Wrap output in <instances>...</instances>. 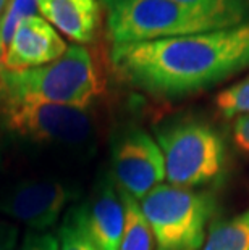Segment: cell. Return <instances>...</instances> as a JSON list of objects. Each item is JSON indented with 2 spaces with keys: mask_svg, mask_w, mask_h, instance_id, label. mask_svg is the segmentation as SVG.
Segmentation results:
<instances>
[{
  "mask_svg": "<svg viewBox=\"0 0 249 250\" xmlns=\"http://www.w3.org/2000/svg\"><path fill=\"white\" fill-rule=\"evenodd\" d=\"M139 205L156 250H201L215 211V197L203 189L158 184Z\"/></svg>",
  "mask_w": 249,
  "mask_h": 250,
  "instance_id": "cell-5",
  "label": "cell"
},
{
  "mask_svg": "<svg viewBox=\"0 0 249 250\" xmlns=\"http://www.w3.org/2000/svg\"><path fill=\"white\" fill-rule=\"evenodd\" d=\"M112 174L116 188L136 200L146 197L165 178V163L156 137L128 125L113 136Z\"/></svg>",
  "mask_w": 249,
  "mask_h": 250,
  "instance_id": "cell-7",
  "label": "cell"
},
{
  "mask_svg": "<svg viewBox=\"0 0 249 250\" xmlns=\"http://www.w3.org/2000/svg\"><path fill=\"white\" fill-rule=\"evenodd\" d=\"M112 45L191 36L238 26L222 15L175 0H99Z\"/></svg>",
  "mask_w": 249,
  "mask_h": 250,
  "instance_id": "cell-4",
  "label": "cell"
},
{
  "mask_svg": "<svg viewBox=\"0 0 249 250\" xmlns=\"http://www.w3.org/2000/svg\"><path fill=\"white\" fill-rule=\"evenodd\" d=\"M39 15L76 44H91L102 23L99 0H38Z\"/></svg>",
  "mask_w": 249,
  "mask_h": 250,
  "instance_id": "cell-11",
  "label": "cell"
},
{
  "mask_svg": "<svg viewBox=\"0 0 249 250\" xmlns=\"http://www.w3.org/2000/svg\"><path fill=\"white\" fill-rule=\"evenodd\" d=\"M120 194L125 207V225L118 250H154V236L141 210L139 200L133 199L123 190H120Z\"/></svg>",
  "mask_w": 249,
  "mask_h": 250,
  "instance_id": "cell-12",
  "label": "cell"
},
{
  "mask_svg": "<svg viewBox=\"0 0 249 250\" xmlns=\"http://www.w3.org/2000/svg\"><path fill=\"white\" fill-rule=\"evenodd\" d=\"M75 210L84 234L97 250H118L125 225V207L115 181H99L89 199Z\"/></svg>",
  "mask_w": 249,
  "mask_h": 250,
  "instance_id": "cell-9",
  "label": "cell"
},
{
  "mask_svg": "<svg viewBox=\"0 0 249 250\" xmlns=\"http://www.w3.org/2000/svg\"><path fill=\"white\" fill-rule=\"evenodd\" d=\"M39 15L38 0H10L0 18V63L7 52V47L17 31L18 24L24 18Z\"/></svg>",
  "mask_w": 249,
  "mask_h": 250,
  "instance_id": "cell-14",
  "label": "cell"
},
{
  "mask_svg": "<svg viewBox=\"0 0 249 250\" xmlns=\"http://www.w3.org/2000/svg\"><path fill=\"white\" fill-rule=\"evenodd\" d=\"M110 65L121 83L154 99L196 95L249 68V21L209 33L112 45Z\"/></svg>",
  "mask_w": 249,
  "mask_h": 250,
  "instance_id": "cell-1",
  "label": "cell"
},
{
  "mask_svg": "<svg viewBox=\"0 0 249 250\" xmlns=\"http://www.w3.org/2000/svg\"><path fill=\"white\" fill-rule=\"evenodd\" d=\"M0 126L15 139L58 150H79L94 136L89 111L63 105L0 102Z\"/></svg>",
  "mask_w": 249,
  "mask_h": 250,
  "instance_id": "cell-6",
  "label": "cell"
},
{
  "mask_svg": "<svg viewBox=\"0 0 249 250\" xmlns=\"http://www.w3.org/2000/svg\"><path fill=\"white\" fill-rule=\"evenodd\" d=\"M18 226L0 220V250H13L18 244Z\"/></svg>",
  "mask_w": 249,
  "mask_h": 250,
  "instance_id": "cell-20",
  "label": "cell"
},
{
  "mask_svg": "<svg viewBox=\"0 0 249 250\" xmlns=\"http://www.w3.org/2000/svg\"><path fill=\"white\" fill-rule=\"evenodd\" d=\"M201 250H249V210L212 225Z\"/></svg>",
  "mask_w": 249,
  "mask_h": 250,
  "instance_id": "cell-13",
  "label": "cell"
},
{
  "mask_svg": "<svg viewBox=\"0 0 249 250\" xmlns=\"http://www.w3.org/2000/svg\"><path fill=\"white\" fill-rule=\"evenodd\" d=\"M233 141L238 150L249 157V116H238L233 123Z\"/></svg>",
  "mask_w": 249,
  "mask_h": 250,
  "instance_id": "cell-19",
  "label": "cell"
},
{
  "mask_svg": "<svg viewBox=\"0 0 249 250\" xmlns=\"http://www.w3.org/2000/svg\"><path fill=\"white\" fill-rule=\"evenodd\" d=\"M188 7L204 10V12L222 15L236 24L249 21V0H175Z\"/></svg>",
  "mask_w": 249,
  "mask_h": 250,
  "instance_id": "cell-16",
  "label": "cell"
},
{
  "mask_svg": "<svg viewBox=\"0 0 249 250\" xmlns=\"http://www.w3.org/2000/svg\"><path fill=\"white\" fill-rule=\"evenodd\" d=\"M102 79L86 47L73 44L58 60L29 70L0 68V102L63 105L88 110L102 94Z\"/></svg>",
  "mask_w": 249,
  "mask_h": 250,
  "instance_id": "cell-2",
  "label": "cell"
},
{
  "mask_svg": "<svg viewBox=\"0 0 249 250\" xmlns=\"http://www.w3.org/2000/svg\"><path fill=\"white\" fill-rule=\"evenodd\" d=\"M13 250H60L58 236L52 232H34L29 231L23 241L17 244Z\"/></svg>",
  "mask_w": 249,
  "mask_h": 250,
  "instance_id": "cell-18",
  "label": "cell"
},
{
  "mask_svg": "<svg viewBox=\"0 0 249 250\" xmlns=\"http://www.w3.org/2000/svg\"><path fill=\"white\" fill-rule=\"evenodd\" d=\"M67 49V42L54 26L47 23L41 15H33L18 24L0 68L20 71L44 66L58 60Z\"/></svg>",
  "mask_w": 249,
  "mask_h": 250,
  "instance_id": "cell-10",
  "label": "cell"
},
{
  "mask_svg": "<svg viewBox=\"0 0 249 250\" xmlns=\"http://www.w3.org/2000/svg\"><path fill=\"white\" fill-rule=\"evenodd\" d=\"M58 241H60V250H97L84 234L83 228L79 226L73 208L58 229Z\"/></svg>",
  "mask_w": 249,
  "mask_h": 250,
  "instance_id": "cell-17",
  "label": "cell"
},
{
  "mask_svg": "<svg viewBox=\"0 0 249 250\" xmlns=\"http://www.w3.org/2000/svg\"><path fill=\"white\" fill-rule=\"evenodd\" d=\"M8 2H10V0H0V18H2V15L5 12V8H7Z\"/></svg>",
  "mask_w": 249,
  "mask_h": 250,
  "instance_id": "cell-21",
  "label": "cell"
},
{
  "mask_svg": "<svg viewBox=\"0 0 249 250\" xmlns=\"http://www.w3.org/2000/svg\"><path fill=\"white\" fill-rule=\"evenodd\" d=\"M154 131L168 184L201 189L220 183L225 176L228 146L224 132L212 121L181 113L160 121Z\"/></svg>",
  "mask_w": 249,
  "mask_h": 250,
  "instance_id": "cell-3",
  "label": "cell"
},
{
  "mask_svg": "<svg viewBox=\"0 0 249 250\" xmlns=\"http://www.w3.org/2000/svg\"><path fill=\"white\" fill-rule=\"evenodd\" d=\"M215 108L224 118L249 116V74L219 92Z\"/></svg>",
  "mask_w": 249,
  "mask_h": 250,
  "instance_id": "cell-15",
  "label": "cell"
},
{
  "mask_svg": "<svg viewBox=\"0 0 249 250\" xmlns=\"http://www.w3.org/2000/svg\"><path fill=\"white\" fill-rule=\"evenodd\" d=\"M75 197L73 186L60 179L24 178L0 190V215L34 232H47Z\"/></svg>",
  "mask_w": 249,
  "mask_h": 250,
  "instance_id": "cell-8",
  "label": "cell"
}]
</instances>
